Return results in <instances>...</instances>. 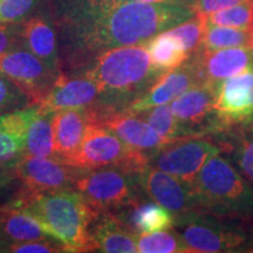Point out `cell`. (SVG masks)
I'll use <instances>...</instances> for the list:
<instances>
[{"instance_id": "cell-6", "label": "cell", "mask_w": 253, "mask_h": 253, "mask_svg": "<svg viewBox=\"0 0 253 253\" xmlns=\"http://www.w3.org/2000/svg\"><path fill=\"white\" fill-rule=\"evenodd\" d=\"M173 227L191 253L242 252L249 239V233L242 226L202 211L175 217Z\"/></svg>"}, {"instance_id": "cell-24", "label": "cell", "mask_w": 253, "mask_h": 253, "mask_svg": "<svg viewBox=\"0 0 253 253\" xmlns=\"http://www.w3.org/2000/svg\"><path fill=\"white\" fill-rule=\"evenodd\" d=\"M119 216L136 235L170 230L175 225V216L155 202L141 201Z\"/></svg>"}, {"instance_id": "cell-32", "label": "cell", "mask_w": 253, "mask_h": 253, "mask_svg": "<svg viewBox=\"0 0 253 253\" xmlns=\"http://www.w3.org/2000/svg\"><path fill=\"white\" fill-rule=\"evenodd\" d=\"M27 95L0 73V115L30 107Z\"/></svg>"}, {"instance_id": "cell-15", "label": "cell", "mask_w": 253, "mask_h": 253, "mask_svg": "<svg viewBox=\"0 0 253 253\" xmlns=\"http://www.w3.org/2000/svg\"><path fill=\"white\" fill-rule=\"evenodd\" d=\"M91 123L108 129L126 145L147 154L149 157L163 145L170 143L161 137L140 114L126 110L100 114L91 119Z\"/></svg>"}, {"instance_id": "cell-23", "label": "cell", "mask_w": 253, "mask_h": 253, "mask_svg": "<svg viewBox=\"0 0 253 253\" xmlns=\"http://www.w3.org/2000/svg\"><path fill=\"white\" fill-rule=\"evenodd\" d=\"M52 238L30 214L8 203L0 207V249L6 243Z\"/></svg>"}, {"instance_id": "cell-33", "label": "cell", "mask_w": 253, "mask_h": 253, "mask_svg": "<svg viewBox=\"0 0 253 253\" xmlns=\"http://www.w3.org/2000/svg\"><path fill=\"white\" fill-rule=\"evenodd\" d=\"M0 252L13 253H54L67 252L66 246L54 238L28 240V242L6 243L0 249Z\"/></svg>"}, {"instance_id": "cell-34", "label": "cell", "mask_w": 253, "mask_h": 253, "mask_svg": "<svg viewBox=\"0 0 253 253\" xmlns=\"http://www.w3.org/2000/svg\"><path fill=\"white\" fill-rule=\"evenodd\" d=\"M40 0H0V24H19L27 18Z\"/></svg>"}, {"instance_id": "cell-36", "label": "cell", "mask_w": 253, "mask_h": 253, "mask_svg": "<svg viewBox=\"0 0 253 253\" xmlns=\"http://www.w3.org/2000/svg\"><path fill=\"white\" fill-rule=\"evenodd\" d=\"M253 0H194V11L196 13L211 14L231 6L244 4Z\"/></svg>"}, {"instance_id": "cell-1", "label": "cell", "mask_w": 253, "mask_h": 253, "mask_svg": "<svg viewBox=\"0 0 253 253\" xmlns=\"http://www.w3.org/2000/svg\"><path fill=\"white\" fill-rule=\"evenodd\" d=\"M50 8L68 74L104 50L147 42L196 13L188 6L135 0H50Z\"/></svg>"}, {"instance_id": "cell-14", "label": "cell", "mask_w": 253, "mask_h": 253, "mask_svg": "<svg viewBox=\"0 0 253 253\" xmlns=\"http://www.w3.org/2000/svg\"><path fill=\"white\" fill-rule=\"evenodd\" d=\"M201 82L217 84L220 81L253 69V47L199 49L189 58Z\"/></svg>"}, {"instance_id": "cell-13", "label": "cell", "mask_w": 253, "mask_h": 253, "mask_svg": "<svg viewBox=\"0 0 253 253\" xmlns=\"http://www.w3.org/2000/svg\"><path fill=\"white\" fill-rule=\"evenodd\" d=\"M216 84L203 82L189 88L169 103L176 119L203 136H213L221 131L214 112Z\"/></svg>"}, {"instance_id": "cell-16", "label": "cell", "mask_w": 253, "mask_h": 253, "mask_svg": "<svg viewBox=\"0 0 253 253\" xmlns=\"http://www.w3.org/2000/svg\"><path fill=\"white\" fill-rule=\"evenodd\" d=\"M101 103L102 94L94 81L81 75H68L63 73L38 108L43 112L73 108L99 110Z\"/></svg>"}, {"instance_id": "cell-20", "label": "cell", "mask_w": 253, "mask_h": 253, "mask_svg": "<svg viewBox=\"0 0 253 253\" xmlns=\"http://www.w3.org/2000/svg\"><path fill=\"white\" fill-rule=\"evenodd\" d=\"M90 122L88 109L73 108L55 112L53 120V157L65 162L77 153Z\"/></svg>"}, {"instance_id": "cell-35", "label": "cell", "mask_w": 253, "mask_h": 253, "mask_svg": "<svg viewBox=\"0 0 253 253\" xmlns=\"http://www.w3.org/2000/svg\"><path fill=\"white\" fill-rule=\"evenodd\" d=\"M21 46L20 26L17 24H0V54Z\"/></svg>"}, {"instance_id": "cell-7", "label": "cell", "mask_w": 253, "mask_h": 253, "mask_svg": "<svg viewBox=\"0 0 253 253\" xmlns=\"http://www.w3.org/2000/svg\"><path fill=\"white\" fill-rule=\"evenodd\" d=\"M147 154L132 149L108 129L89 123L77 153L63 163L82 170L126 167L140 170L149 163Z\"/></svg>"}, {"instance_id": "cell-12", "label": "cell", "mask_w": 253, "mask_h": 253, "mask_svg": "<svg viewBox=\"0 0 253 253\" xmlns=\"http://www.w3.org/2000/svg\"><path fill=\"white\" fill-rule=\"evenodd\" d=\"M138 182L148 198L162 205L175 217L197 211L192 186L176 176L147 164L138 170Z\"/></svg>"}, {"instance_id": "cell-9", "label": "cell", "mask_w": 253, "mask_h": 253, "mask_svg": "<svg viewBox=\"0 0 253 253\" xmlns=\"http://www.w3.org/2000/svg\"><path fill=\"white\" fill-rule=\"evenodd\" d=\"M0 73L20 88L31 106H39L61 77L23 46L0 54Z\"/></svg>"}, {"instance_id": "cell-26", "label": "cell", "mask_w": 253, "mask_h": 253, "mask_svg": "<svg viewBox=\"0 0 253 253\" xmlns=\"http://www.w3.org/2000/svg\"><path fill=\"white\" fill-rule=\"evenodd\" d=\"M55 112H38L26 136L25 156L53 157V120Z\"/></svg>"}, {"instance_id": "cell-2", "label": "cell", "mask_w": 253, "mask_h": 253, "mask_svg": "<svg viewBox=\"0 0 253 253\" xmlns=\"http://www.w3.org/2000/svg\"><path fill=\"white\" fill-rule=\"evenodd\" d=\"M162 74L151 62L144 42L104 50L68 75H81L99 86L102 94L101 108L90 110L91 115L96 116L126 109Z\"/></svg>"}, {"instance_id": "cell-22", "label": "cell", "mask_w": 253, "mask_h": 253, "mask_svg": "<svg viewBox=\"0 0 253 253\" xmlns=\"http://www.w3.org/2000/svg\"><path fill=\"white\" fill-rule=\"evenodd\" d=\"M221 151L253 185V134L248 126H233L214 134Z\"/></svg>"}, {"instance_id": "cell-21", "label": "cell", "mask_w": 253, "mask_h": 253, "mask_svg": "<svg viewBox=\"0 0 253 253\" xmlns=\"http://www.w3.org/2000/svg\"><path fill=\"white\" fill-rule=\"evenodd\" d=\"M95 251L104 253H136V235L116 212H104L91 224Z\"/></svg>"}, {"instance_id": "cell-27", "label": "cell", "mask_w": 253, "mask_h": 253, "mask_svg": "<svg viewBox=\"0 0 253 253\" xmlns=\"http://www.w3.org/2000/svg\"><path fill=\"white\" fill-rule=\"evenodd\" d=\"M140 115L151 126V128L157 132L161 137L168 142L190 137H201L197 132L190 129L178 121L173 115L169 103L140 113Z\"/></svg>"}, {"instance_id": "cell-30", "label": "cell", "mask_w": 253, "mask_h": 253, "mask_svg": "<svg viewBox=\"0 0 253 253\" xmlns=\"http://www.w3.org/2000/svg\"><path fill=\"white\" fill-rule=\"evenodd\" d=\"M205 27H207L205 14L195 13L194 17L169 28L168 32L181 42L190 58L201 48Z\"/></svg>"}, {"instance_id": "cell-5", "label": "cell", "mask_w": 253, "mask_h": 253, "mask_svg": "<svg viewBox=\"0 0 253 253\" xmlns=\"http://www.w3.org/2000/svg\"><path fill=\"white\" fill-rule=\"evenodd\" d=\"M77 190L93 212H119L143 201L138 170L126 167H104L84 170L75 181Z\"/></svg>"}, {"instance_id": "cell-39", "label": "cell", "mask_w": 253, "mask_h": 253, "mask_svg": "<svg viewBox=\"0 0 253 253\" xmlns=\"http://www.w3.org/2000/svg\"><path fill=\"white\" fill-rule=\"evenodd\" d=\"M242 252H251V253H253V233L251 236L249 235V239H248V242L245 243V245L243 246Z\"/></svg>"}, {"instance_id": "cell-28", "label": "cell", "mask_w": 253, "mask_h": 253, "mask_svg": "<svg viewBox=\"0 0 253 253\" xmlns=\"http://www.w3.org/2000/svg\"><path fill=\"white\" fill-rule=\"evenodd\" d=\"M231 47H253V28L216 26L207 23L199 49H220Z\"/></svg>"}, {"instance_id": "cell-41", "label": "cell", "mask_w": 253, "mask_h": 253, "mask_svg": "<svg viewBox=\"0 0 253 253\" xmlns=\"http://www.w3.org/2000/svg\"><path fill=\"white\" fill-rule=\"evenodd\" d=\"M1 168H2V167H0V169H1Z\"/></svg>"}, {"instance_id": "cell-29", "label": "cell", "mask_w": 253, "mask_h": 253, "mask_svg": "<svg viewBox=\"0 0 253 253\" xmlns=\"http://www.w3.org/2000/svg\"><path fill=\"white\" fill-rule=\"evenodd\" d=\"M137 252L141 253H191L176 230L140 233L136 237Z\"/></svg>"}, {"instance_id": "cell-38", "label": "cell", "mask_w": 253, "mask_h": 253, "mask_svg": "<svg viewBox=\"0 0 253 253\" xmlns=\"http://www.w3.org/2000/svg\"><path fill=\"white\" fill-rule=\"evenodd\" d=\"M135 1L149 2V4L181 5V6H188V7L194 8V0H135Z\"/></svg>"}, {"instance_id": "cell-11", "label": "cell", "mask_w": 253, "mask_h": 253, "mask_svg": "<svg viewBox=\"0 0 253 253\" xmlns=\"http://www.w3.org/2000/svg\"><path fill=\"white\" fill-rule=\"evenodd\" d=\"M15 178L26 192L54 191L73 189L84 170L63 163L55 157L24 156L14 168Z\"/></svg>"}, {"instance_id": "cell-40", "label": "cell", "mask_w": 253, "mask_h": 253, "mask_svg": "<svg viewBox=\"0 0 253 253\" xmlns=\"http://www.w3.org/2000/svg\"><path fill=\"white\" fill-rule=\"evenodd\" d=\"M249 126H249V129H250V130L252 131V134H253V122H252V123H250Z\"/></svg>"}, {"instance_id": "cell-4", "label": "cell", "mask_w": 253, "mask_h": 253, "mask_svg": "<svg viewBox=\"0 0 253 253\" xmlns=\"http://www.w3.org/2000/svg\"><path fill=\"white\" fill-rule=\"evenodd\" d=\"M197 211L253 221V185L229 158L213 155L196 177Z\"/></svg>"}, {"instance_id": "cell-17", "label": "cell", "mask_w": 253, "mask_h": 253, "mask_svg": "<svg viewBox=\"0 0 253 253\" xmlns=\"http://www.w3.org/2000/svg\"><path fill=\"white\" fill-rule=\"evenodd\" d=\"M198 84H202L201 79H199L191 60L188 59L179 67L163 73L141 97L132 101L123 110L140 114L154 108V107L168 104L184 93L185 90H188L189 88Z\"/></svg>"}, {"instance_id": "cell-3", "label": "cell", "mask_w": 253, "mask_h": 253, "mask_svg": "<svg viewBox=\"0 0 253 253\" xmlns=\"http://www.w3.org/2000/svg\"><path fill=\"white\" fill-rule=\"evenodd\" d=\"M8 204L33 217L67 252L95 251L90 229L97 216L77 190L26 192L20 189Z\"/></svg>"}, {"instance_id": "cell-18", "label": "cell", "mask_w": 253, "mask_h": 253, "mask_svg": "<svg viewBox=\"0 0 253 253\" xmlns=\"http://www.w3.org/2000/svg\"><path fill=\"white\" fill-rule=\"evenodd\" d=\"M38 106L0 115V167L14 168L25 156L26 136Z\"/></svg>"}, {"instance_id": "cell-31", "label": "cell", "mask_w": 253, "mask_h": 253, "mask_svg": "<svg viewBox=\"0 0 253 253\" xmlns=\"http://www.w3.org/2000/svg\"><path fill=\"white\" fill-rule=\"evenodd\" d=\"M209 25L216 26L253 28V1L244 2L205 15Z\"/></svg>"}, {"instance_id": "cell-10", "label": "cell", "mask_w": 253, "mask_h": 253, "mask_svg": "<svg viewBox=\"0 0 253 253\" xmlns=\"http://www.w3.org/2000/svg\"><path fill=\"white\" fill-rule=\"evenodd\" d=\"M214 112L221 130L253 122V69L216 84Z\"/></svg>"}, {"instance_id": "cell-8", "label": "cell", "mask_w": 253, "mask_h": 253, "mask_svg": "<svg viewBox=\"0 0 253 253\" xmlns=\"http://www.w3.org/2000/svg\"><path fill=\"white\" fill-rule=\"evenodd\" d=\"M221 149L216 142L202 137H190L170 142L151 155V167L176 176L192 186L207 161Z\"/></svg>"}, {"instance_id": "cell-25", "label": "cell", "mask_w": 253, "mask_h": 253, "mask_svg": "<svg viewBox=\"0 0 253 253\" xmlns=\"http://www.w3.org/2000/svg\"><path fill=\"white\" fill-rule=\"evenodd\" d=\"M145 45L153 65L163 73L179 67L189 59L181 42L168 30L156 34Z\"/></svg>"}, {"instance_id": "cell-19", "label": "cell", "mask_w": 253, "mask_h": 253, "mask_svg": "<svg viewBox=\"0 0 253 253\" xmlns=\"http://www.w3.org/2000/svg\"><path fill=\"white\" fill-rule=\"evenodd\" d=\"M21 46L38 56L56 74H63L58 40L52 21L45 15H34L20 25Z\"/></svg>"}, {"instance_id": "cell-37", "label": "cell", "mask_w": 253, "mask_h": 253, "mask_svg": "<svg viewBox=\"0 0 253 253\" xmlns=\"http://www.w3.org/2000/svg\"><path fill=\"white\" fill-rule=\"evenodd\" d=\"M15 173L13 168H1L0 169V190L6 188L9 183L13 182Z\"/></svg>"}]
</instances>
